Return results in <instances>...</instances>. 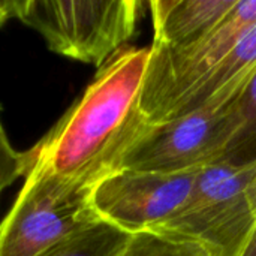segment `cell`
<instances>
[{"label":"cell","instance_id":"1","mask_svg":"<svg viewBox=\"0 0 256 256\" xmlns=\"http://www.w3.org/2000/svg\"><path fill=\"white\" fill-rule=\"evenodd\" d=\"M150 46L122 48L34 147L62 180L88 189L117 172L148 124L141 94Z\"/></svg>","mask_w":256,"mask_h":256},{"label":"cell","instance_id":"2","mask_svg":"<svg viewBox=\"0 0 256 256\" xmlns=\"http://www.w3.org/2000/svg\"><path fill=\"white\" fill-rule=\"evenodd\" d=\"M256 162L201 170L180 208L153 232L189 242L208 256H240L256 228L249 186Z\"/></svg>","mask_w":256,"mask_h":256},{"label":"cell","instance_id":"3","mask_svg":"<svg viewBox=\"0 0 256 256\" xmlns=\"http://www.w3.org/2000/svg\"><path fill=\"white\" fill-rule=\"evenodd\" d=\"M26 183L0 224V256H38L66 237L102 220L93 189L57 177L42 156L28 152Z\"/></svg>","mask_w":256,"mask_h":256},{"label":"cell","instance_id":"4","mask_svg":"<svg viewBox=\"0 0 256 256\" xmlns=\"http://www.w3.org/2000/svg\"><path fill=\"white\" fill-rule=\"evenodd\" d=\"M256 26V0H238L206 36L182 48L152 45L141 108L148 123L172 120L194 90Z\"/></svg>","mask_w":256,"mask_h":256},{"label":"cell","instance_id":"5","mask_svg":"<svg viewBox=\"0 0 256 256\" xmlns=\"http://www.w3.org/2000/svg\"><path fill=\"white\" fill-rule=\"evenodd\" d=\"M136 0H21L16 18L57 54L102 68L132 38Z\"/></svg>","mask_w":256,"mask_h":256},{"label":"cell","instance_id":"6","mask_svg":"<svg viewBox=\"0 0 256 256\" xmlns=\"http://www.w3.org/2000/svg\"><path fill=\"white\" fill-rule=\"evenodd\" d=\"M232 104L148 123L126 154L122 170L188 172L224 162L236 129Z\"/></svg>","mask_w":256,"mask_h":256},{"label":"cell","instance_id":"7","mask_svg":"<svg viewBox=\"0 0 256 256\" xmlns=\"http://www.w3.org/2000/svg\"><path fill=\"white\" fill-rule=\"evenodd\" d=\"M198 172L120 170L94 186L92 206L102 220L130 236L154 231L184 202Z\"/></svg>","mask_w":256,"mask_h":256},{"label":"cell","instance_id":"8","mask_svg":"<svg viewBox=\"0 0 256 256\" xmlns=\"http://www.w3.org/2000/svg\"><path fill=\"white\" fill-rule=\"evenodd\" d=\"M238 0H153L152 45L182 48L212 32Z\"/></svg>","mask_w":256,"mask_h":256},{"label":"cell","instance_id":"9","mask_svg":"<svg viewBox=\"0 0 256 256\" xmlns=\"http://www.w3.org/2000/svg\"><path fill=\"white\" fill-rule=\"evenodd\" d=\"M130 234L99 220L51 246L38 256H120Z\"/></svg>","mask_w":256,"mask_h":256},{"label":"cell","instance_id":"10","mask_svg":"<svg viewBox=\"0 0 256 256\" xmlns=\"http://www.w3.org/2000/svg\"><path fill=\"white\" fill-rule=\"evenodd\" d=\"M236 129L224 162L248 165L256 162V70L243 93L234 100Z\"/></svg>","mask_w":256,"mask_h":256},{"label":"cell","instance_id":"11","mask_svg":"<svg viewBox=\"0 0 256 256\" xmlns=\"http://www.w3.org/2000/svg\"><path fill=\"white\" fill-rule=\"evenodd\" d=\"M120 256H208L198 244L146 231L130 236Z\"/></svg>","mask_w":256,"mask_h":256},{"label":"cell","instance_id":"12","mask_svg":"<svg viewBox=\"0 0 256 256\" xmlns=\"http://www.w3.org/2000/svg\"><path fill=\"white\" fill-rule=\"evenodd\" d=\"M28 164V152L20 153L10 146L0 120V195L18 177L26 176Z\"/></svg>","mask_w":256,"mask_h":256},{"label":"cell","instance_id":"13","mask_svg":"<svg viewBox=\"0 0 256 256\" xmlns=\"http://www.w3.org/2000/svg\"><path fill=\"white\" fill-rule=\"evenodd\" d=\"M21 6V0L16 2H0V27L10 18H16L18 10Z\"/></svg>","mask_w":256,"mask_h":256},{"label":"cell","instance_id":"14","mask_svg":"<svg viewBox=\"0 0 256 256\" xmlns=\"http://www.w3.org/2000/svg\"><path fill=\"white\" fill-rule=\"evenodd\" d=\"M240 256H256V228L255 231H254V234L250 236V238H249L244 250L242 252Z\"/></svg>","mask_w":256,"mask_h":256},{"label":"cell","instance_id":"15","mask_svg":"<svg viewBox=\"0 0 256 256\" xmlns=\"http://www.w3.org/2000/svg\"><path fill=\"white\" fill-rule=\"evenodd\" d=\"M249 198H250V202H252L254 210L256 213V168L254 177H252V182H250V186H249Z\"/></svg>","mask_w":256,"mask_h":256}]
</instances>
